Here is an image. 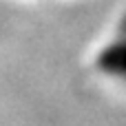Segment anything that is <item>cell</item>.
<instances>
[{
    "mask_svg": "<svg viewBox=\"0 0 126 126\" xmlns=\"http://www.w3.org/2000/svg\"><path fill=\"white\" fill-rule=\"evenodd\" d=\"M102 66L109 69V71H115V73H120V75L126 78V44L106 51V53L102 55Z\"/></svg>",
    "mask_w": 126,
    "mask_h": 126,
    "instance_id": "6da1fadb",
    "label": "cell"
}]
</instances>
